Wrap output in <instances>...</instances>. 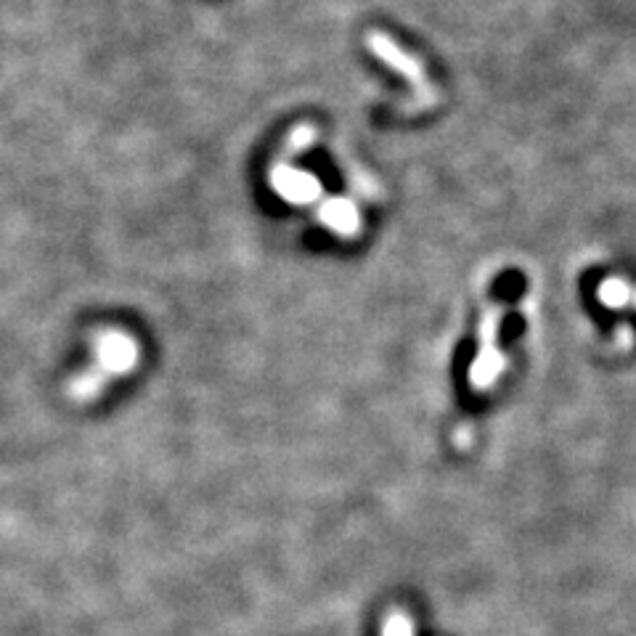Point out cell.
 I'll use <instances>...</instances> for the list:
<instances>
[{
    "label": "cell",
    "instance_id": "cell-1",
    "mask_svg": "<svg viewBox=\"0 0 636 636\" xmlns=\"http://www.w3.org/2000/svg\"><path fill=\"white\" fill-rule=\"evenodd\" d=\"M268 186L287 205H313L324 194V186L316 175L305 173L292 162H281V159L268 170Z\"/></svg>",
    "mask_w": 636,
    "mask_h": 636
},
{
    "label": "cell",
    "instance_id": "cell-2",
    "mask_svg": "<svg viewBox=\"0 0 636 636\" xmlns=\"http://www.w3.org/2000/svg\"><path fill=\"white\" fill-rule=\"evenodd\" d=\"M93 350H96L101 377L133 371L138 361L136 340L130 334L120 332V329H101L96 334V340H93Z\"/></svg>",
    "mask_w": 636,
    "mask_h": 636
},
{
    "label": "cell",
    "instance_id": "cell-3",
    "mask_svg": "<svg viewBox=\"0 0 636 636\" xmlns=\"http://www.w3.org/2000/svg\"><path fill=\"white\" fill-rule=\"evenodd\" d=\"M366 46H369V51L377 56L379 61H385L387 67H393L395 72H401V75H406L414 83V88H427V80H424V69L422 64H417V61L411 59L409 53H403L401 48L395 46L393 40L387 38V35H382V32H369V38H366Z\"/></svg>",
    "mask_w": 636,
    "mask_h": 636
},
{
    "label": "cell",
    "instance_id": "cell-4",
    "mask_svg": "<svg viewBox=\"0 0 636 636\" xmlns=\"http://www.w3.org/2000/svg\"><path fill=\"white\" fill-rule=\"evenodd\" d=\"M316 218L337 236H348L350 239V236H356L361 231V215H358L356 205L350 199H326L324 205L318 207Z\"/></svg>",
    "mask_w": 636,
    "mask_h": 636
},
{
    "label": "cell",
    "instance_id": "cell-5",
    "mask_svg": "<svg viewBox=\"0 0 636 636\" xmlns=\"http://www.w3.org/2000/svg\"><path fill=\"white\" fill-rule=\"evenodd\" d=\"M316 128L313 125H297V128L289 130V136L284 138V144H281V162H289V159H295L297 154H303L308 146L316 141Z\"/></svg>",
    "mask_w": 636,
    "mask_h": 636
},
{
    "label": "cell",
    "instance_id": "cell-6",
    "mask_svg": "<svg viewBox=\"0 0 636 636\" xmlns=\"http://www.w3.org/2000/svg\"><path fill=\"white\" fill-rule=\"evenodd\" d=\"M599 295L605 300L607 305H623L626 303V295H629V289L623 281H605L602 289H599Z\"/></svg>",
    "mask_w": 636,
    "mask_h": 636
}]
</instances>
